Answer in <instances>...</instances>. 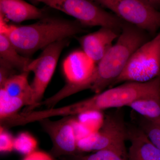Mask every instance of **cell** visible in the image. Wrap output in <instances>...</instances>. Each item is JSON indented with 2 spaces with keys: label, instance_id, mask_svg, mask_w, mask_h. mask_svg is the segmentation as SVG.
Segmentation results:
<instances>
[{
  "label": "cell",
  "instance_id": "21",
  "mask_svg": "<svg viewBox=\"0 0 160 160\" xmlns=\"http://www.w3.org/2000/svg\"><path fill=\"white\" fill-rule=\"evenodd\" d=\"M16 70L2 60H0V88L9 78L17 74Z\"/></svg>",
  "mask_w": 160,
  "mask_h": 160
},
{
  "label": "cell",
  "instance_id": "11",
  "mask_svg": "<svg viewBox=\"0 0 160 160\" xmlns=\"http://www.w3.org/2000/svg\"><path fill=\"white\" fill-rule=\"evenodd\" d=\"M126 139L130 142L128 160H160V149L136 125H127Z\"/></svg>",
  "mask_w": 160,
  "mask_h": 160
},
{
  "label": "cell",
  "instance_id": "14",
  "mask_svg": "<svg viewBox=\"0 0 160 160\" xmlns=\"http://www.w3.org/2000/svg\"><path fill=\"white\" fill-rule=\"evenodd\" d=\"M29 73L23 72L12 76L1 88L5 89L12 97L24 99L28 103V107H30L33 105V92L28 82Z\"/></svg>",
  "mask_w": 160,
  "mask_h": 160
},
{
  "label": "cell",
  "instance_id": "23",
  "mask_svg": "<svg viewBox=\"0 0 160 160\" xmlns=\"http://www.w3.org/2000/svg\"><path fill=\"white\" fill-rule=\"evenodd\" d=\"M146 4L158 10L160 8V0H142ZM160 11V10H159Z\"/></svg>",
  "mask_w": 160,
  "mask_h": 160
},
{
  "label": "cell",
  "instance_id": "7",
  "mask_svg": "<svg viewBox=\"0 0 160 160\" xmlns=\"http://www.w3.org/2000/svg\"><path fill=\"white\" fill-rule=\"evenodd\" d=\"M124 22L154 35L160 28V11L142 0H92Z\"/></svg>",
  "mask_w": 160,
  "mask_h": 160
},
{
  "label": "cell",
  "instance_id": "6",
  "mask_svg": "<svg viewBox=\"0 0 160 160\" xmlns=\"http://www.w3.org/2000/svg\"><path fill=\"white\" fill-rule=\"evenodd\" d=\"M126 130L127 124L122 109L118 108L109 112L97 132L78 139V151L96 152L111 148L126 149Z\"/></svg>",
  "mask_w": 160,
  "mask_h": 160
},
{
  "label": "cell",
  "instance_id": "15",
  "mask_svg": "<svg viewBox=\"0 0 160 160\" xmlns=\"http://www.w3.org/2000/svg\"><path fill=\"white\" fill-rule=\"evenodd\" d=\"M127 107L146 119L160 123V96L136 100Z\"/></svg>",
  "mask_w": 160,
  "mask_h": 160
},
{
  "label": "cell",
  "instance_id": "8",
  "mask_svg": "<svg viewBox=\"0 0 160 160\" xmlns=\"http://www.w3.org/2000/svg\"><path fill=\"white\" fill-rule=\"evenodd\" d=\"M69 39H65L52 43L43 49L39 56L32 60L27 71L34 73L31 84L33 92V105L24 109V112L32 111L42 101L47 86L54 74L60 55L69 44Z\"/></svg>",
  "mask_w": 160,
  "mask_h": 160
},
{
  "label": "cell",
  "instance_id": "18",
  "mask_svg": "<svg viewBox=\"0 0 160 160\" xmlns=\"http://www.w3.org/2000/svg\"><path fill=\"white\" fill-rule=\"evenodd\" d=\"M70 160H128V152L126 149L111 148L95 152L87 155L69 156Z\"/></svg>",
  "mask_w": 160,
  "mask_h": 160
},
{
  "label": "cell",
  "instance_id": "13",
  "mask_svg": "<svg viewBox=\"0 0 160 160\" xmlns=\"http://www.w3.org/2000/svg\"><path fill=\"white\" fill-rule=\"evenodd\" d=\"M0 60L9 64L20 73L29 72L27 68L32 60L19 53L3 32H0Z\"/></svg>",
  "mask_w": 160,
  "mask_h": 160
},
{
  "label": "cell",
  "instance_id": "10",
  "mask_svg": "<svg viewBox=\"0 0 160 160\" xmlns=\"http://www.w3.org/2000/svg\"><path fill=\"white\" fill-rule=\"evenodd\" d=\"M121 32L109 27H101L97 31L78 38V40L86 56L97 64L113 45Z\"/></svg>",
  "mask_w": 160,
  "mask_h": 160
},
{
  "label": "cell",
  "instance_id": "4",
  "mask_svg": "<svg viewBox=\"0 0 160 160\" xmlns=\"http://www.w3.org/2000/svg\"><path fill=\"white\" fill-rule=\"evenodd\" d=\"M74 18L85 27H109L122 32L126 22L92 0H32Z\"/></svg>",
  "mask_w": 160,
  "mask_h": 160
},
{
  "label": "cell",
  "instance_id": "16",
  "mask_svg": "<svg viewBox=\"0 0 160 160\" xmlns=\"http://www.w3.org/2000/svg\"><path fill=\"white\" fill-rule=\"evenodd\" d=\"M24 106H28L26 100L9 95L3 88H0V120L10 117L18 113Z\"/></svg>",
  "mask_w": 160,
  "mask_h": 160
},
{
  "label": "cell",
  "instance_id": "22",
  "mask_svg": "<svg viewBox=\"0 0 160 160\" xmlns=\"http://www.w3.org/2000/svg\"><path fill=\"white\" fill-rule=\"evenodd\" d=\"M22 160H54L50 155L41 151H35L25 156Z\"/></svg>",
  "mask_w": 160,
  "mask_h": 160
},
{
  "label": "cell",
  "instance_id": "20",
  "mask_svg": "<svg viewBox=\"0 0 160 160\" xmlns=\"http://www.w3.org/2000/svg\"><path fill=\"white\" fill-rule=\"evenodd\" d=\"M14 150V138L7 131L1 127L0 129V151L2 153L11 152Z\"/></svg>",
  "mask_w": 160,
  "mask_h": 160
},
{
  "label": "cell",
  "instance_id": "9",
  "mask_svg": "<svg viewBox=\"0 0 160 160\" xmlns=\"http://www.w3.org/2000/svg\"><path fill=\"white\" fill-rule=\"evenodd\" d=\"M38 122L51 139V152L53 156L69 157L77 154L78 151V139L76 136L73 121L70 117H65L57 121H52L47 118Z\"/></svg>",
  "mask_w": 160,
  "mask_h": 160
},
{
  "label": "cell",
  "instance_id": "3",
  "mask_svg": "<svg viewBox=\"0 0 160 160\" xmlns=\"http://www.w3.org/2000/svg\"><path fill=\"white\" fill-rule=\"evenodd\" d=\"M160 96V76L146 82H126L83 100L86 113L127 106L136 100Z\"/></svg>",
  "mask_w": 160,
  "mask_h": 160
},
{
  "label": "cell",
  "instance_id": "2",
  "mask_svg": "<svg viewBox=\"0 0 160 160\" xmlns=\"http://www.w3.org/2000/svg\"><path fill=\"white\" fill-rule=\"evenodd\" d=\"M149 33L125 22L116 42L95 67L90 89L96 94L112 84L122 74L136 50L149 41Z\"/></svg>",
  "mask_w": 160,
  "mask_h": 160
},
{
  "label": "cell",
  "instance_id": "5",
  "mask_svg": "<svg viewBox=\"0 0 160 160\" xmlns=\"http://www.w3.org/2000/svg\"><path fill=\"white\" fill-rule=\"evenodd\" d=\"M160 76V32L132 55L122 74L112 84L146 82Z\"/></svg>",
  "mask_w": 160,
  "mask_h": 160
},
{
  "label": "cell",
  "instance_id": "12",
  "mask_svg": "<svg viewBox=\"0 0 160 160\" xmlns=\"http://www.w3.org/2000/svg\"><path fill=\"white\" fill-rule=\"evenodd\" d=\"M0 16L15 23L46 17L44 10L24 0H0Z\"/></svg>",
  "mask_w": 160,
  "mask_h": 160
},
{
  "label": "cell",
  "instance_id": "19",
  "mask_svg": "<svg viewBox=\"0 0 160 160\" xmlns=\"http://www.w3.org/2000/svg\"><path fill=\"white\" fill-rule=\"evenodd\" d=\"M37 146V141L28 132H21L14 138V150L21 154H30L36 151Z\"/></svg>",
  "mask_w": 160,
  "mask_h": 160
},
{
  "label": "cell",
  "instance_id": "17",
  "mask_svg": "<svg viewBox=\"0 0 160 160\" xmlns=\"http://www.w3.org/2000/svg\"><path fill=\"white\" fill-rule=\"evenodd\" d=\"M134 112L132 118L135 125L144 132L151 142L160 149V123L150 121Z\"/></svg>",
  "mask_w": 160,
  "mask_h": 160
},
{
  "label": "cell",
  "instance_id": "1",
  "mask_svg": "<svg viewBox=\"0 0 160 160\" xmlns=\"http://www.w3.org/2000/svg\"><path fill=\"white\" fill-rule=\"evenodd\" d=\"M86 28L77 20L47 17L20 26H9L1 20V32L6 33L19 53L28 58L52 43L82 33Z\"/></svg>",
  "mask_w": 160,
  "mask_h": 160
}]
</instances>
